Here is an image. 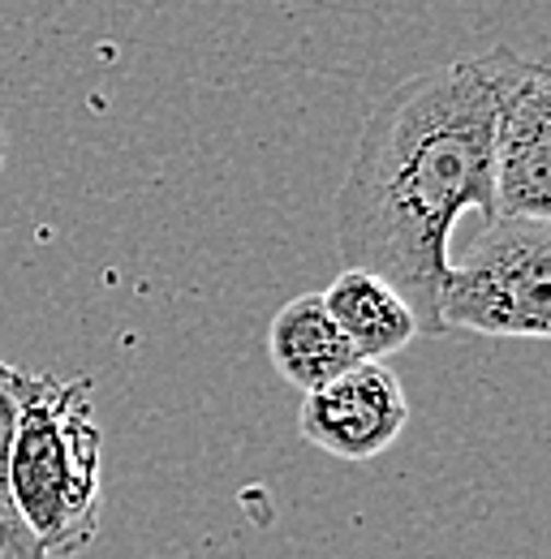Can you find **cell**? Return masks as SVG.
Listing matches in <instances>:
<instances>
[{
	"label": "cell",
	"mask_w": 551,
	"mask_h": 559,
	"mask_svg": "<svg viewBox=\"0 0 551 559\" xmlns=\"http://www.w3.org/2000/svg\"><path fill=\"white\" fill-rule=\"evenodd\" d=\"M319 297L349 341V349L362 361H388L418 341V319L410 301L366 267H341Z\"/></svg>",
	"instance_id": "obj_6"
},
{
	"label": "cell",
	"mask_w": 551,
	"mask_h": 559,
	"mask_svg": "<svg viewBox=\"0 0 551 559\" xmlns=\"http://www.w3.org/2000/svg\"><path fill=\"white\" fill-rule=\"evenodd\" d=\"M9 499L44 556H78L99 534L104 495V430L95 421L91 379L31 374L9 366Z\"/></svg>",
	"instance_id": "obj_2"
},
{
	"label": "cell",
	"mask_w": 551,
	"mask_h": 559,
	"mask_svg": "<svg viewBox=\"0 0 551 559\" xmlns=\"http://www.w3.org/2000/svg\"><path fill=\"white\" fill-rule=\"evenodd\" d=\"M513 61V48H491L397 82L362 121L337 190L341 267L388 280L410 301L418 336L444 332L439 280L457 219H495L491 126Z\"/></svg>",
	"instance_id": "obj_1"
},
{
	"label": "cell",
	"mask_w": 551,
	"mask_h": 559,
	"mask_svg": "<svg viewBox=\"0 0 551 559\" xmlns=\"http://www.w3.org/2000/svg\"><path fill=\"white\" fill-rule=\"evenodd\" d=\"M444 332L504 341L551 336V219L495 215L466 259H448L439 280Z\"/></svg>",
	"instance_id": "obj_3"
},
{
	"label": "cell",
	"mask_w": 551,
	"mask_h": 559,
	"mask_svg": "<svg viewBox=\"0 0 551 559\" xmlns=\"http://www.w3.org/2000/svg\"><path fill=\"white\" fill-rule=\"evenodd\" d=\"M9 435H13V392H9V361L0 357V559H48L9 499V483H4Z\"/></svg>",
	"instance_id": "obj_8"
},
{
	"label": "cell",
	"mask_w": 551,
	"mask_h": 559,
	"mask_svg": "<svg viewBox=\"0 0 551 559\" xmlns=\"http://www.w3.org/2000/svg\"><path fill=\"white\" fill-rule=\"evenodd\" d=\"M268 357H272L276 374L302 396L344 374L353 361H362L349 349L341 328L332 323L319 293H302L276 310L272 328H268Z\"/></svg>",
	"instance_id": "obj_7"
},
{
	"label": "cell",
	"mask_w": 551,
	"mask_h": 559,
	"mask_svg": "<svg viewBox=\"0 0 551 559\" xmlns=\"http://www.w3.org/2000/svg\"><path fill=\"white\" fill-rule=\"evenodd\" d=\"M495 215L551 219V78L517 57L495 99L491 126Z\"/></svg>",
	"instance_id": "obj_4"
},
{
	"label": "cell",
	"mask_w": 551,
	"mask_h": 559,
	"mask_svg": "<svg viewBox=\"0 0 551 559\" xmlns=\"http://www.w3.org/2000/svg\"><path fill=\"white\" fill-rule=\"evenodd\" d=\"M410 421V396L388 361H353L344 374L302 396L297 435L337 456L375 461L384 456Z\"/></svg>",
	"instance_id": "obj_5"
}]
</instances>
